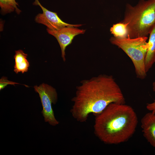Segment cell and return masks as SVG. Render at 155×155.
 <instances>
[{
	"label": "cell",
	"instance_id": "1",
	"mask_svg": "<svg viewBox=\"0 0 155 155\" xmlns=\"http://www.w3.org/2000/svg\"><path fill=\"white\" fill-rule=\"evenodd\" d=\"M80 83L72 99L70 110L79 122H86L90 114L100 113L111 103H125L124 95L112 75L101 74Z\"/></svg>",
	"mask_w": 155,
	"mask_h": 155
},
{
	"label": "cell",
	"instance_id": "2",
	"mask_svg": "<svg viewBox=\"0 0 155 155\" xmlns=\"http://www.w3.org/2000/svg\"><path fill=\"white\" fill-rule=\"evenodd\" d=\"M95 116V135L108 144H117L129 140L135 133L138 122L133 109L125 104L112 103Z\"/></svg>",
	"mask_w": 155,
	"mask_h": 155
},
{
	"label": "cell",
	"instance_id": "3",
	"mask_svg": "<svg viewBox=\"0 0 155 155\" xmlns=\"http://www.w3.org/2000/svg\"><path fill=\"white\" fill-rule=\"evenodd\" d=\"M129 38L147 36L155 25V0H140L135 6L126 4L124 19Z\"/></svg>",
	"mask_w": 155,
	"mask_h": 155
},
{
	"label": "cell",
	"instance_id": "4",
	"mask_svg": "<svg viewBox=\"0 0 155 155\" xmlns=\"http://www.w3.org/2000/svg\"><path fill=\"white\" fill-rule=\"evenodd\" d=\"M147 36L135 38H117L110 39L111 42L123 50L129 57L134 65L137 78L144 79L146 75L145 59L148 48Z\"/></svg>",
	"mask_w": 155,
	"mask_h": 155
},
{
	"label": "cell",
	"instance_id": "5",
	"mask_svg": "<svg viewBox=\"0 0 155 155\" xmlns=\"http://www.w3.org/2000/svg\"><path fill=\"white\" fill-rule=\"evenodd\" d=\"M35 92L39 96L42 106V113L44 121L50 125L55 126L58 124L59 122L55 118L52 108V104L56 103L57 95L56 90L51 86L44 83L39 86H35Z\"/></svg>",
	"mask_w": 155,
	"mask_h": 155
},
{
	"label": "cell",
	"instance_id": "6",
	"mask_svg": "<svg viewBox=\"0 0 155 155\" xmlns=\"http://www.w3.org/2000/svg\"><path fill=\"white\" fill-rule=\"evenodd\" d=\"M33 4L39 6L42 11V13H39L36 16L35 19V22L44 25L48 29L57 30L65 26L77 27L82 25L81 24H70L63 22L58 16L57 13L50 11L44 7L38 0H35Z\"/></svg>",
	"mask_w": 155,
	"mask_h": 155
},
{
	"label": "cell",
	"instance_id": "7",
	"mask_svg": "<svg viewBox=\"0 0 155 155\" xmlns=\"http://www.w3.org/2000/svg\"><path fill=\"white\" fill-rule=\"evenodd\" d=\"M47 32L54 36L57 40L60 47L61 57L65 61V50L66 47L71 44L74 38L80 34H84L86 30L80 29L73 26H65L57 30L46 29Z\"/></svg>",
	"mask_w": 155,
	"mask_h": 155
},
{
	"label": "cell",
	"instance_id": "8",
	"mask_svg": "<svg viewBox=\"0 0 155 155\" xmlns=\"http://www.w3.org/2000/svg\"><path fill=\"white\" fill-rule=\"evenodd\" d=\"M141 127L144 137L155 148V114L150 112L141 120Z\"/></svg>",
	"mask_w": 155,
	"mask_h": 155
},
{
	"label": "cell",
	"instance_id": "9",
	"mask_svg": "<svg viewBox=\"0 0 155 155\" xmlns=\"http://www.w3.org/2000/svg\"><path fill=\"white\" fill-rule=\"evenodd\" d=\"M149 35V39L148 42V48L145 59V67L146 73L152 67L155 63V25Z\"/></svg>",
	"mask_w": 155,
	"mask_h": 155
},
{
	"label": "cell",
	"instance_id": "10",
	"mask_svg": "<svg viewBox=\"0 0 155 155\" xmlns=\"http://www.w3.org/2000/svg\"><path fill=\"white\" fill-rule=\"evenodd\" d=\"M14 58L15 60L14 71L16 73H22L28 71L29 63L27 59V54L21 50L15 51Z\"/></svg>",
	"mask_w": 155,
	"mask_h": 155
},
{
	"label": "cell",
	"instance_id": "11",
	"mask_svg": "<svg viewBox=\"0 0 155 155\" xmlns=\"http://www.w3.org/2000/svg\"><path fill=\"white\" fill-rule=\"evenodd\" d=\"M18 3L15 0H0V7L1 12L4 15L15 11L18 14L20 13L21 11L19 9Z\"/></svg>",
	"mask_w": 155,
	"mask_h": 155
},
{
	"label": "cell",
	"instance_id": "12",
	"mask_svg": "<svg viewBox=\"0 0 155 155\" xmlns=\"http://www.w3.org/2000/svg\"><path fill=\"white\" fill-rule=\"evenodd\" d=\"M110 31L115 37L127 38V25L122 22L113 24L111 28Z\"/></svg>",
	"mask_w": 155,
	"mask_h": 155
},
{
	"label": "cell",
	"instance_id": "13",
	"mask_svg": "<svg viewBox=\"0 0 155 155\" xmlns=\"http://www.w3.org/2000/svg\"><path fill=\"white\" fill-rule=\"evenodd\" d=\"M18 84L8 80L6 77H2L0 80V90L3 89L8 85H14L15 84Z\"/></svg>",
	"mask_w": 155,
	"mask_h": 155
},
{
	"label": "cell",
	"instance_id": "14",
	"mask_svg": "<svg viewBox=\"0 0 155 155\" xmlns=\"http://www.w3.org/2000/svg\"><path fill=\"white\" fill-rule=\"evenodd\" d=\"M152 88L153 91L155 92V81L152 84ZM146 108L148 111L155 114V100L152 103L147 104Z\"/></svg>",
	"mask_w": 155,
	"mask_h": 155
},
{
	"label": "cell",
	"instance_id": "15",
	"mask_svg": "<svg viewBox=\"0 0 155 155\" xmlns=\"http://www.w3.org/2000/svg\"><path fill=\"white\" fill-rule=\"evenodd\" d=\"M154 62L155 63V57H154Z\"/></svg>",
	"mask_w": 155,
	"mask_h": 155
}]
</instances>
